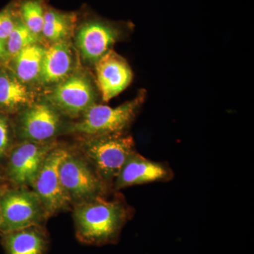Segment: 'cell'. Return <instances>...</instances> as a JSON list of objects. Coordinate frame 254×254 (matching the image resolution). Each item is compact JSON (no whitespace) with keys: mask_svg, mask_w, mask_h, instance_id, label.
I'll return each mask as SVG.
<instances>
[{"mask_svg":"<svg viewBox=\"0 0 254 254\" xmlns=\"http://www.w3.org/2000/svg\"><path fill=\"white\" fill-rule=\"evenodd\" d=\"M129 215V209L120 200L102 196L80 202L73 210L76 236L86 245L116 243Z\"/></svg>","mask_w":254,"mask_h":254,"instance_id":"1","label":"cell"},{"mask_svg":"<svg viewBox=\"0 0 254 254\" xmlns=\"http://www.w3.org/2000/svg\"><path fill=\"white\" fill-rule=\"evenodd\" d=\"M81 150L84 158L108 185L115 182L127 158L134 151V141L125 133L86 136Z\"/></svg>","mask_w":254,"mask_h":254,"instance_id":"2","label":"cell"},{"mask_svg":"<svg viewBox=\"0 0 254 254\" xmlns=\"http://www.w3.org/2000/svg\"><path fill=\"white\" fill-rule=\"evenodd\" d=\"M145 90H142L136 98L115 108L104 105H93L77 123L73 124L68 131L85 136L118 134L133 123L137 114L144 103Z\"/></svg>","mask_w":254,"mask_h":254,"instance_id":"3","label":"cell"},{"mask_svg":"<svg viewBox=\"0 0 254 254\" xmlns=\"http://www.w3.org/2000/svg\"><path fill=\"white\" fill-rule=\"evenodd\" d=\"M1 222L4 234L32 226L41 225L46 220V210L33 190L21 187L1 195Z\"/></svg>","mask_w":254,"mask_h":254,"instance_id":"4","label":"cell"},{"mask_svg":"<svg viewBox=\"0 0 254 254\" xmlns=\"http://www.w3.org/2000/svg\"><path fill=\"white\" fill-rule=\"evenodd\" d=\"M60 180L72 202L76 203L103 196L108 185L91 164L68 152L60 165Z\"/></svg>","mask_w":254,"mask_h":254,"instance_id":"5","label":"cell"},{"mask_svg":"<svg viewBox=\"0 0 254 254\" xmlns=\"http://www.w3.org/2000/svg\"><path fill=\"white\" fill-rule=\"evenodd\" d=\"M68 150L55 147L47 155L31 185L46 210L47 218L68 208L73 203L60 180L59 168Z\"/></svg>","mask_w":254,"mask_h":254,"instance_id":"6","label":"cell"},{"mask_svg":"<svg viewBox=\"0 0 254 254\" xmlns=\"http://www.w3.org/2000/svg\"><path fill=\"white\" fill-rule=\"evenodd\" d=\"M56 145L50 142L23 141L11 150L8 163L10 180L18 186L31 187L47 155Z\"/></svg>","mask_w":254,"mask_h":254,"instance_id":"7","label":"cell"},{"mask_svg":"<svg viewBox=\"0 0 254 254\" xmlns=\"http://www.w3.org/2000/svg\"><path fill=\"white\" fill-rule=\"evenodd\" d=\"M50 100L58 112L74 118L83 115L95 104L94 88L86 76L73 75L60 82Z\"/></svg>","mask_w":254,"mask_h":254,"instance_id":"8","label":"cell"},{"mask_svg":"<svg viewBox=\"0 0 254 254\" xmlns=\"http://www.w3.org/2000/svg\"><path fill=\"white\" fill-rule=\"evenodd\" d=\"M61 127L59 112L48 103L31 105L19 118L18 133L23 141L49 142Z\"/></svg>","mask_w":254,"mask_h":254,"instance_id":"9","label":"cell"},{"mask_svg":"<svg viewBox=\"0 0 254 254\" xmlns=\"http://www.w3.org/2000/svg\"><path fill=\"white\" fill-rule=\"evenodd\" d=\"M97 83L103 101L108 102L129 86L131 67L120 55L110 50L95 63Z\"/></svg>","mask_w":254,"mask_h":254,"instance_id":"10","label":"cell"},{"mask_svg":"<svg viewBox=\"0 0 254 254\" xmlns=\"http://www.w3.org/2000/svg\"><path fill=\"white\" fill-rule=\"evenodd\" d=\"M172 174L166 165L148 160L133 151L128 157L114 182L115 190H120L135 185L167 181Z\"/></svg>","mask_w":254,"mask_h":254,"instance_id":"11","label":"cell"},{"mask_svg":"<svg viewBox=\"0 0 254 254\" xmlns=\"http://www.w3.org/2000/svg\"><path fill=\"white\" fill-rule=\"evenodd\" d=\"M120 38L121 32L118 28L101 21H90L78 31L77 45L83 58L95 64Z\"/></svg>","mask_w":254,"mask_h":254,"instance_id":"12","label":"cell"},{"mask_svg":"<svg viewBox=\"0 0 254 254\" xmlns=\"http://www.w3.org/2000/svg\"><path fill=\"white\" fill-rule=\"evenodd\" d=\"M6 254H46L49 240L41 225L32 226L3 235Z\"/></svg>","mask_w":254,"mask_h":254,"instance_id":"13","label":"cell"},{"mask_svg":"<svg viewBox=\"0 0 254 254\" xmlns=\"http://www.w3.org/2000/svg\"><path fill=\"white\" fill-rule=\"evenodd\" d=\"M72 55L66 41L58 42L45 50L39 76L41 82L60 83L68 77L72 68Z\"/></svg>","mask_w":254,"mask_h":254,"instance_id":"14","label":"cell"},{"mask_svg":"<svg viewBox=\"0 0 254 254\" xmlns=\"http://www.w3.org/2000/svg\"><path fill=\"white\" fill-rule=\"evenodd\" d=\"M31 101V93L23 82L5 71L0 72V108L9 112L18 111Z\"/></svg>","mask_w":254,"mask_h":254,"instance_id":"15","label":"cell"},{"mask_svg":"<svg viewBox=\"0 0 254 254\" xmlns=\"http://www.w3.org/2000/svg\"><path fill=\"white\" fill-rule=\"evenodd\" d=\"M45 50L36 43L26 47L14 57L16 76L20 81L24 83L38 78Z\"/></svg>","mask_w":254,"mask_h":254,"instance_id":"16","label":"cell"},{"mask_svg":"<svg viewBox=\"0 0 254 254\" xmlns=\"http://www.w3.org/2000/svg\"><path fill=\"white\" fill-rule=\"evenodd\" d=\"M74 18L54 10L45 12L44 24L42 33L53 43L64 41L71 33Z\"/></svg>","mask_w":254,"mask_h":254,"instance_id":"17","label":"cell"},{"mask_svg":"<svg viewBox=\"0 0 254 254\" xmlns=\"http://www.w3.org/2000/svg\"><path fill=\"white\" fill-rule=\"evenodd\" d=\"M38 36L33 33L23 23V21L16 22L14 29L10 33L6 40V53L10 56L14 57L26 47L36 44L38 41Z\"/></svg>","mask_w":254,"mask_h":254,"instance_id":"18","label":"cell"},{"mask_svg":"<svg viewBox=\"0 0 254 254\" xmlns=\"http://www.w3.org/2000/svg\"><path fill=\"white\" fill-rule=\"evenodd\" d=\"M23 23L33 33L39 36L43 31L44 15L43 6L39 0H28L21 8Z\"/></svg>","mask_w":254,"mask_h":254,"instance_id":"19","label":"cell"},{"mask_svg":"<svg viewBox=\"0 0 254 254\" xmlns=\"http://www.w3.org/2000/svg\"><path fill=\"white\" fill-rule=\"evenodd\" d=\"M14 16L9 9L0 11V40L6 43L15 26Z\"/></svg>","mask_w":254,"mask_h":254,"instance_id":"20","label":"cell"},{"mask_svg":"<svg viewBox=\"0 0 254 254\" xmlns=\"http://www.w3.org/2000/svg\"><path fill=\"white\" fill-rule=\"evenodd\" d=\"M10 145L9 127L7 120L0 115V159L4 158Z\"/></svg>","mask_w":254,"mask_h":254,"instance_id":"21","label":"cell"},{"mask_svg":"<svg viewBox=\"0 0 254 254\" xmlns=\"http://www.w3.org/2000/svg\"><path fill=\"white\" fill-rule=\"evenodd\" d=\"M6 45L4 42L0 40V59L6 54Z\"/></svg>","mask_w":254,"mask_h":254,"instance_id":"22","label":"cell"},{"mask_svg":"<svg viewBox=\"0 0 254 254\" xmlns=\"http://www.w3.org/2000/svg\"><path fill=\"white\" fill-rule=\"evenodd\" d=\"M1 196H0V227H1Z\"/></svg>","mask_w":254,"mask_h":254,"instance_id":"23","label":"cell"}]
</instances>
